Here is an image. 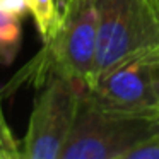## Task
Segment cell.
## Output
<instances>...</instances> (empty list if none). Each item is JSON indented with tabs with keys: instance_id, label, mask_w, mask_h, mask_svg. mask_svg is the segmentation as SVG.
I'll return each mask as SVG.
<instances>
[{
	"instance_id": "cell-1",
	"label": "cell",
	"mask_w": 159,
	"mask_h": 159,
	"mask_svg": "<svg viewBox=\"0 0 159 159\" xmlns=\"http://www.w3.org/2000/svg\"><path fill=\"white\" fill-rule=\"evenodd\" d=\"M159 130V116L108 110L82 89L75 121L60 159H125Z\"/></svg>"
},
{
	"instance_id": "cell-2",
	"label": "cell",
	"mask_w": 159,
	"mask_h": 159,
	"mask_svg": "<svg viewBox=\"0 0 159 159\" xmlns=\"http://www.w3.org/2000/svg\"><path fill=\"white\" fill-rule=\"evenodd\" d=\"M96 9L98 45L89 86L123 58L159 45V19L147 0H96Z\"/></svg>"
},
{
	"instance_id": "cell-3",
	"label": "cell",
	"mask_w": 159,
	"mask_h": 159,
	"mask_svg": "<svg viewBox=\"0 0 159 159\" xmlns=\"http://www.w3.org/2000/svg\"><path fill=\"white\" fill-rule=\"evenodd\" d=\"M21 142L22 159H60L75 121L80 94L86 86L60 74L43 79Z\"/></svg>"
},
{
	"instance_id": "cell-4",
	"label": "cell",
	"mask_w": 159,
	"mask_h": 159,
	"mask_svg": "<svg viewBox=\"0 0 159 159\" xmlns=\"http://www.w3.org/2000/svg\"><path fill=\"white\" fill-rule=\"evenodd\" d=\"M98 45L96 0H70L57 33L34 63L36 75L60 74L89 86Z\"/></svg>"
},
{
	"instance_id": "cell-5",
	"label": "cell",
	"mask_w": 159,
	"mask_h": 159,
	"mask_svg": "<svg viewBox=\"0 0 159 159\" xmlns=\"http://www.w3.org/2000/svg\"><path fill=\"white\" fill-rule=\"evenodd\" d=\"M84 91L108 110L159 116V45L123 58Z\"/></svg>"
},
{
	"instance_id": "cell-6",
	"label": "cell",
	"mask_w": 159,
	"mask_h": 159,
	"mask_svg": "<svg viewBox=\"0 0 159 159\" xmlns=\"http://www.w3.org/2000/svg\"><path fill=\"white\" fill-rule=\"evenodd\" d=\"M21 16L0 7V63L11 65L21 48Z\"/></svg>"
},
{
	"instance_id": "cell-7",
	"label": "cell",
	"mask_w": 159,
	"mask_h": 159,
	"mask_svg": "<svg viewBox=\"0 0 159 159\" xmlns=\"http://www.w3.org/2000/svg\"><path fill=\"white\" fill-rule=\"evenodd\" d=\"M28 5L36 22V28L41 34L43 41L46 43L48 39H52V36L57 33L60 22H62L55 0H28Z\"/></svg>"
},
{
	"instance_id": "cell-8",
	"label": "cell",
	"mask_w": 159,
	"mask_h": 159,
	"mask_svg": "<svg viewBox=\"0 0 159 159\" xmlns=\"http://www.w3.org/2000/svg\"><path fill=\"white\" fill-rule=\"evenodd\" d=\"M0 157L2 159H21V140H17L5 120L0 98Z\"/></svg>"
},
{
	"instance_id": "cell-9",
	"label": "cell",
	"mask_w": 159,
	"mask_h": 159,
	"mask_svg": "<svg viewBox=\"0 0 159 159\" xmlns=\"http://www.w3.org/2000/svg\"><path fill=\"white\" fill-rule=\"evenodd\" d=\"M0 7L9 12H14V14L21 16V17L29 12L28 0H0Z\"/></svg>"
},
{
	"instance_id": "cell-10",
	"label": "cell",
	"mask_w": 159,
	"mask_h": 159,
	"mask_svg": "<svg viewBox=\"0 0 159 159\" xmlns=\"http://www.w3.org/2000/svg\"><path fill=\"white\" fill-rule=\"evenodd\" d=\"M55 4H57V9H58L60 17H63V14H65L67 7H69V4H70V0H55Z\"/></svg>"
},
{
	"instance_id": "cell-11",
	"label": "cell",
	"mask_w": 159,
	"mask_h": 159,
	"mask_svg": "<svg viewBox=\"0 0 159 159\" xmlns=\"http://www.w3.org/2000/svg\"><path fill=\"white\" fill-rule=\"evenodd\" d=\"M147 4H149V7L152 9V12L157 16V19H159V0H147Z\"/></svg>"
},
{
	"instance_id": "cell-12",
	"label": "cell",
	"mask_w": 159,
	"mask_h": 159,
	"mask_svg": "<svg viewBox=\"0 0 159 159\" xmlns=\"http://www.w3.org/2000/svg\"><path fill=\"white\" fill-rule=\"evenodd\" d=\"M0 159H2V157H0Z\"/></svg>"
}]
</instances>
